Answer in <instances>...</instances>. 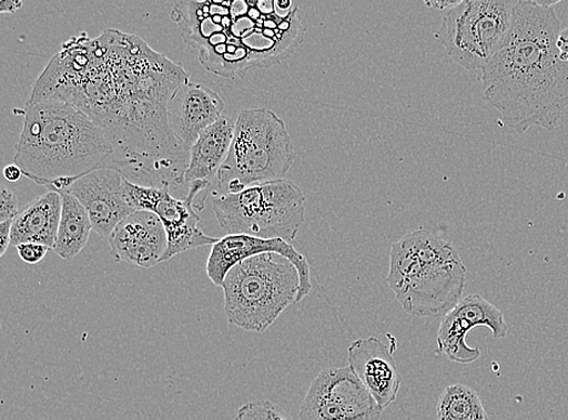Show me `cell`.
<instances>
[{
    "mask_svg": "<svg viewBox=\"0 0 568 420\" xmlns=\"http://www.w3.org/2000/svg\"><path fill=\"white\" fill-rule=\"evenodd\" d=\"M20 213L17 194L7 187H2V191H0V223L16 219Z\"/></svg>",
    "mask_w": 568,
    "mask_h": 420,
    "instance_id": "603a6c76",
    "label": "cell"
},
{
    "mask_svg": "<svg viewBox=\"0 0 568 420\" xmlns=\"http://www.w3.org/2000/svg\"><path fill=\"white\" fill-rule=\"evenodd\" d=\"M109 242L116 262L146 269L160 265L168 248L163 223L150 212L129 215L114 228Z\"/></svg>",
    "mask_w": 568,
    "mask_h": 420,
    "instance_id": "9a60e30c",
    "label": "cell"
},
{
    "mask_svg": "<svg viewBox=\"0 0 568 420\" xmlns=\"http://www.w3.org/2000/svg\"><path fill=\"white\" fill-rule=\"evenodd\" d=\"M234 420H295L270 400L250 401L237 410Z\"/></svg>",
    "mask_w": 568,
    "mask_h": 420,
    "instance_id": "7402d4cb",
    "label": "cell"
},
{
    "mask_svg": "<svg viewBox=\"0 0 568 420\" xmlns=\"http://www.w3.org/2000/svg\"><path fill=\"white\" fill-rule=\"evenodd\" d=\"M213 208L221 228L229 234L292 244L306 219V195L284 178L219 195Z\"/></svg>",
    "mask_w": 568,
    "mask_h": 420,
    "instance_id": "ba28073f",
    "label": "cell"
},
{
    "mask_svg": "<svg viewBox=\"0 0 568 420\" xmlns=\"http://www.w3.org/2000/svg\"><path fill=\"white\" fill-rule=\"evenodd\" d=\"M297 10L281 16L275 2L183 0L175 3L171 20L207 72L235 81L293 54L305 34Z\"/></svg>",
    "mask_w": 568,
    "mask_h": 420,
    "instance_id": "3957f363",
    "label": "cell"
},
{
    "mask_svg": "<svg viewBox=\"0 0 568 420\" xmlns=\"http://www.w3.org/2000/svg\"><path fill=\"white\" fill-rule=\"evenodd\" d=\"M222 290L230 324L263 334L284 310L298 304L300 273L284 256L262 254L233 267Z\"/></svg>",
    "mask_w": 568,
    "mask_h": 420,
    "instance_id": "8992f818",
    "label": "cell"
},
{
    "mask_svg": "<svg viewBox=\"0 0 568 420\" xmlns=\"http://www.w3.org/2000/svg\"><path fill=\"white\" fill-rule=\"evenodd\" d=\"M517 4L511 0H464L446 12L435 38L448 59L469 71L483 70L506 44Z\"/></svg>",
    "mask_w": 568,
    "mask_h": 420,
    "instance_id": "9c48e42d",
    "label": "cell"
},
{
    "mask_svg": "<svg viewBox=\"0 0 568 420\" xmlns=\"http://www.w3.org/2000/svg\"><path fill=\"white\" fill-rule=\"evenodd\" d=\"M20 258L29 265H37L42 262L49 253V247L41 244H22L18 247Z\"/></svg>",
    "mask_w": 568,
    "mask_h": 420,
    "instance_id": "cb8c5ba5",
    "label": "cell"
},
{
    "mask_svg": "<svg viewBox=\"0 0 568 420\" xmlns=\"http://www.w3.org/2000/svg\"><path fill=\"white\" fill-rule=\"evenodd\" d=\"M439 420H488L478 392L465 385L448 386L437 404Z\"/></svg>",
    "mask_w": 568,
    "mask_h": 420,
    "instance_id": "44dd1931",
    "label": "cell"
},
{
    "mask_svg": "<svg viewBox=\"0 0 568 420\" xmlns=\"http://www.w3.org/2000/svg\"><path fill=\"white\" fill-rule=\"evenodd\" d=\"M16 114L23 116V129L14 164L49 192H68L78 178L112 160L114 150L103 130L70 103H26Z\"/></svg>",
    "mask_w": 568,
    "mask_h": 420,
    "instance_id": "277c9868",
    "label": "cell"
},
{
    "mask_svg": "<svg viewBox=\"0 0 568 420\" xmlns=\"http://www.w3.org/2000/svg\"><path fill=\"white\" fill-rule=\"evenodd\" d=\"M382 414L349 366L316 376L298 412L300 420H381Z\"/></svg>",
    "mask_w": 568,
    "mask_h": 420,
    "instance_id": "8fae6325",
    "label": "cell"
},
{
    "mask_svg": "<svg viewBox=\"0 0 568 420\" xmlns=\"http://www.w3.org/2000/svg\"><path fill=\"white\" fill-rule=\"evenodd\" d=\"M467 268L455 245L426 229L390 247L387 284L403 309L418 318H444L464 296Z\"/></svg>",
    "mask_w": 568,
    "mask_h": 420,
    "instance_id": "5b68a950",
    "label": "cell"
},
{
    "mask_svg": "<svg viewBox=\"0 0 568 420\" xmlns=\"http://www.w3.org/2000/svg\"><path fill=\"white\" fill-rule=\"evenodd\" d=\"M296 160L292 136L268 109L243 110L216 185L220 195L236 194L261 183L284 180Z\"/></svg>",
    "mask_w": 568,
    "mask_h": 420,
    "instance_id": "52a82bcc",
    "label": "cell"
},
{
    "mask_svg": "<svg viewBox=\"0 0 568 420\" xmlns=\"http://www.w3.org/2000/svg\"><path fill=\"white\" fill-rule=\"evenodd\" d=\"M14 219L0 223V256H4L11 245V228Z\"/></svg>",
    "mask_w": 568,
    "mask_h": 420,
    "instance_id": "d4e9b609",
    "label": "cell"
},
{
    "mask_svg": "<svg viewBox=\"0 0 568 420\" xmlns=\"http://www.w3.org/2000/svg\"><path fill=\"white\" fill-rule=\"evenodd\" d=\"M557 47L559 50L560 59L568 63V29L560 32Z\"/></svg>",
    "mask_w": 568,
    "mask_h": 420,
    "instance_id": "484cf974",
    "label": "cell"
},
{
    "mask_svg": "<svg viewBox=\"0 0 568 420\" xmlns=\"http://www.w3.org/2000/svg\"><path fill=\"white\" fill-rule=\"evenodd\" d=\"M22 6L23 3L18 2V0H2L0 2V14H14Z\"/></svg>",
    "mask_w": 568,
    "mask_h": 420,
    "instance_id": "4316f807",
    "label": "cell"
},
{
    "mask_svg": "<svg viewBox=\"0 0 568 420\" xmlns=\"http://www.w3.org/2000/svg\"><path fill=\"white\" fill-rule=\"evenodd\" d=\"M62 213V198L59 193L39 195L21 209L12 223L11 245L41 244L54 249Z\"/></svg>",
    "mask_w": 568,
    "mask_h": 420,
    "instance_id": "d6986e66",
    "label": "cell"
},
{
    "mask_svg": "<svg viewBox=\"0 0 568 420\" xmlns=\"http://www.w3.org/2000/svg\"><path fill=\"white\" fill-rule=\"evenodd\" d=\"M235 122L222 115L195 141L190 150V163L183 175L184 185L193 182L216 181L220 168L226 162L234 136Z\"/></svg>",
    "mask_w": 568,
    "mask_h": 420,
    "instance_id": "ac0fdd59",
    "label": "cell"
},
{
    "mask_svg": "<svg viewBox=\"0 0 568 420\" xmlns=\"http://www.w3.org/2000/svg\"><path fill=\"white\" fill-rule=\"evenodd\" d=\"M125 183L126 177L121 172L103 166L78 178L65 193L85 207L92 229L110 238L119 223L136 213L130 204Z\"/></svg>",
    "mask_w": 568,
    "mask_h": 420,
    "instance_id": "4fadbf2b",
    "label": "cell"
},
{
    "mask_svg": "<svg viewBox=\"0 0 568 420\" xmlns=\"http://www.w3.org/2000/svg\"><path fill=\"white\" fill-rule=\"evenodd\" d=\"M459 2H429V3H426L428 7H432V8H437L439 10H450L453 9L454 7H456Z\"/></svg>",
    "mask_w": 568,
    "mask_h": 420,
    "instance_id": "f1b7e54d",
    "label": "cell"
},
{
    "mask_svg": "<svg viewBox=\"0 0 568 420\" xmlns=\"http://www.w3.org/2000/svg\"><path fill=\"white\" fill-rule=\"evenodd\" d=\"M276 4V9L277 10H286V11H290V10H293L292 7H293V3L292 2H275Z\"/></svg>",
    "mask_w": 568,
    "mask_h": 420,
    "instance_id": "f546056e",
    "label": "cell"
},
{
    "mask_svg": "<svg viewBox=\"0 0 568 420\" xmlns=\"http://www.w3.org/2000/svg\"><path fill=\"white\" fill-rule=\"evenodd\" d=\"M348 362L353 373L374 397L382 411L396 398L402 377L390 348L376 337L356 339L348 349Z\"/></svg>",
    "mask_w": 568,
    "mask_h": 420,
    "instance_id": "2e32d148",
    "label": "cell"
},
{
    "mask_svg": "<svg viewBox=\"0 0 568 420\" xmlns=\"http://www.w3.org/2000/svg\"><path fill=\"white\" fill-rule=\"evenodd\" d=\"M62 213L54 249L64 260H73L83 252L92 229L90 217L81 202L68 193L60 194Z\"/></svg>",
    "mask_w": 568,
    "mask_h": 420,
    "instance_id": "ffe728a7",
    "label": "cell"
},
{
    "mask_svg": "<svg viewBox=\"0 0 568 420\" xmlns=\"http://www.w3.org/2000/svg\"><path fill=\"white\" fill-rule=\"evenodd\" d=\"M191 82L183 65L139 35L105 30L64 42L38 76L28 103L72 104L102 130L114 154L108 164L143 187L184 186L190 163L171 130L169 103Z\"/></svg>",
    "mask_w": 568,
    "mask_h": 420,
    "instance_id": "6da1fadb",
    "label": "cell"
},
{
    "mask_svg": "<svg viewBox=\"0 0 568 420\" xmlns=\"http://www.w3.org/2000/svg\"><path fill=\"white\" fill-rule=\"evenodd\" d=\"M268 253L284 256L297 268L301 279L298 301L305 299L313 288L308 260L293 244L283 239H261L245 234H227L211 248L206 265L207 277L215 286L222 287L233 267L250 257Z\"/></svg>",
    "mask_w": 568,
    "mask_h": 420,
    "instance_id": "5bb4252c",
    "label": "cell"
},
{
    "mask_svg": "<svg viewBox=\"0 0 568 420\" xmlns=\"http://www.w3.org/2000/svg\"><path fill=\"white\" fill-rule=\"evenodd\" d=\"M3 173L9 182H18L23 176L22 170L17 164H9Z\"/></svg>",
    "mask_w": 568,
    "mask_h": 420,
    "instance_id": "83f0119b",
    "label": "cell"
},
{
    "mask_svg": "<svg viewBox=\"0 0 568 420\" xmlns=\"http://www.w3.org/2000/svg\"><path fill=\"white\" fill-rule=\"evenodd\" d=\"M224 110V101L215 90L202 84L182 85L169 103V121L178 141L186 150L211 125H214Z\"/></svg>",
    "mask_w": 568,
    "mask_h": 420,
    "instance_id": "e0dca14e",
    "label": "cell"
},
{
    "mask_svg": "<svg viewBox=\"0 0 568 420\" xmlns=\"http://www.w3.org/2000/svg\"><path fill=\"white\" fill-rule=\"evenodd\" d=\"M560 32L552 8L520 0L506 44L481 70L486 100L515 133L534 126L552 130L568 107V63L557 47Z\"/></svg>",
    "mask_w": 568,
    "mask_h": 420,
    "instance_id": "7a4b0ae2",
    "label": "cell"
},
{
    "mask_svg": "<svg viewBox=\"0 0 568 420\" xmlns=\"http://www.w3.org/2000/svg\"><path fill=\"white\" fill-rule=\"evenodd\" d=\"M490 328L495 339H504L509 334V326L496 306L480 295H469L442 319L437 337L439 356L448 360L467 365L481 357L478 348L467 345V336L475 327Z\"/></svg>",
    "mask_w": 568,
    "mask_h": 420,
    "instance_id": "7c38bea8",
    "label": "cell"
},
{
    "mask_svg": "<svg viewBox=\"0 0 568 420\" xmlns=\"http://www.w3.org/2000/svg\"><path fill=\"white\" fill-rule=\"evenodd\" d=\"M126 193L135 212H150L160 218L168 235V248L161 264L190 249L214 246L219 239L200 228L201 216L195 212V198L211 183L193 182L186 198H174L169 188L143 187L126 178Z\"/></svg>",
    "mask_w": 568,
    "mask_h": 420,
    "instance_id": "30bf717a",
    "label": "cell"
}]
</instances>
